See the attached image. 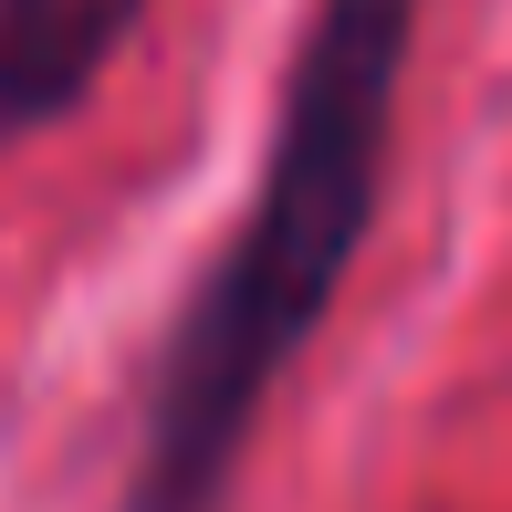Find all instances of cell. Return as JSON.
<instances>
[{
	"instance_id": "7a4b0ae2",
	"label": "cell",
	"mask_w": 512,
	"mask_h": 512,
	"mask_svg": "<svg viewBox=\"0 0 512 512\" xmlns=\"http://www.w3.org/2000/svg\"><path fill=\"white\" fill-rule=\"evenodd\" d=\"M147 0H0V147L63 126L126 53Z\"/></svg>"
},
{
	"instance_id": "6da1fadb",
	"label": "cell",
	"mask_w": 512,
	"mask_h": 512,
	"mask_svg": "<svg viewBox=\"0 0 512 512\" xmlns=\"http://www.w3.org/2000/svg\"><path fill=\"white\" fill-rule=\"evenodd\" d=\"M418 11L429 0H314L272 105V147L251 168V209L157 345L126 512H220L272 387L293 377V356L345 293V262L366 251Z\"/></svg>"
}]
</instances>
